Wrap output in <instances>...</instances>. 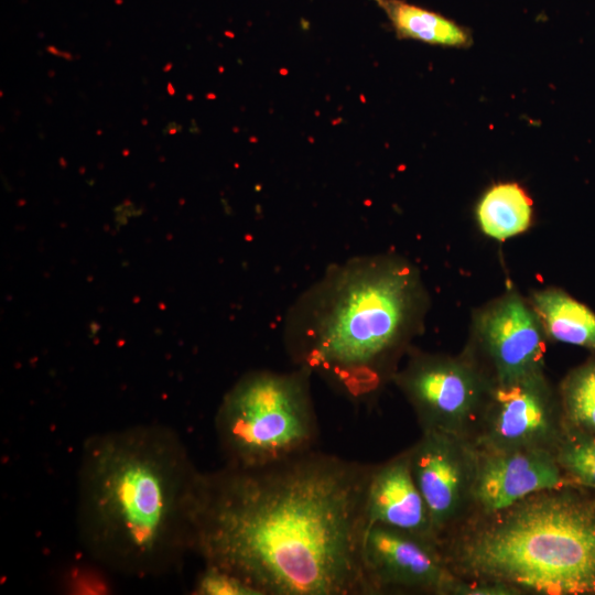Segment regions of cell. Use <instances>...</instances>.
<instances>
[{
	"label": "cell",
	"mask_w": 595,
	"mask_h": 595,
	"mask_svg": "<svg viewBox=\"0 0 595 595\" xmlns=\"http://www.w3.org/2000/svg\"><path fill=\"white\" fill-rule=\"evenodd\" d=\"M371 468L312 450L203 472L192 552L259 595H369L361 544Z\"/></svg>",
	"instance_id": "cell-1"
},
{
	"label": "cell",
	"mask_w": 595,
	"mask_h": 595,
	"mask_svg": "<svg viewBox=\"0 0 595 595\" xmlns=\"http://www.w3.org/2000/svg\"><path fill=\"white\" fill-rule=\"evenodd\" d=\"M202 473L180 434L162 424L99 432L83 445L76 523L87 554L129 577H156L192 552Z\"/></svg>",
	"instance_id": "cell-2"
},
{
	"label": "cell",
	"mask_w": 595,
	"mask_h": 595,
	"mask_svg": "<svg viewBox=\"0 0 595 595\" xmlns=\"http://www.w3.org/2000/svg\"><path fill=\"white\" fill-rule=\"evenodd\" d=\"M423 300L418 272L401 259L333 264L289 310L286 353L343 397L366 402L397 372Z\"/></svg>",
	"instance_id": "cell-3"
},
{
	"label": "cell",
	"mask_w": 595,
	"mask_h": 595,
	"mask_svg": "<svg viewBox=\"0 0 595 595\" xmlns=\"http://www.w3.org/2000/svg\"><path fill=\"white\" fill-rule=\"evenodd\" d=\"M454 575L520 595H595V496L576 485L538 491L468 517L442 542Z\"/></svg>",
	"instance_id": "cell-4"
},
{
	"label": "cell",
	"mask_w": 595,
	"mask_h": 595,
	"mask_svg": "<svg viewBox=\"0 0 595 595\" xmlns=\"http://www.w3.org/2000/svg\"><path fill=\"white\" fill-rule=\"evenodd\" d=\"M313 375L301 367L245 374L224 396L215 431L225 465L253 468L314 450Z\"/></svg>",
	"instance_id": "cell-5"
},
{
	"label": "cell",
	"mask_w": 595,
	"mask_h": 595,
	"mask_svg": "<svg viewBox=\"0 0 595 595\" xmlns=\"http://www.w3.org/2000/svg\"><path fill=\"white\" fill-rule=\"evenodd\" d=\"M392 380L413 409L422 432L473 440L491 382L475 361L415 354Z\"/></svg>",
	"instance_id": "cell-6"
},
{
	"label": "cell",
	"mask_w": 595,
	"mask_h": 595,
	"mask_svg": "<svg viewBox=\"0 0 595 595\" xmlns=\"http://www.w3.org/2000/svg\"><path fill=\"white\" fill-rule=\"evenodd\" d=\"M563 431L560 400L541 372L510 381L491 380L472 441L488 448L554 452Z\"/></svg>",
	"instance_id": "cell-7"
},
{
	"label": "cell",
	"mask_w": 595,
	"mask_h": 595,
	"mask_svg": "<svg viewBox=\"0 0 595 595\" xmlns=\"http://www.w3.org/2000/svg\"><path fill=\"white\" fill-rule=\"evenodd\" d=\"M361 565L369 595H450L457 577L437 542L379 523L365 529Z\"/></svg>",
	"instance_id": "cell-8"
},
{
	"label": "cell",
	"mask_w": 595,
	"mask_h": 595,
	"mask_svg": "<svg viewBox=\"0 0 595 595\" xmlns=\"http://www.w3.org/2000/svg\"><path fill=\"white\" fill-rule=\"evenodd\" d=\"M407 452L412 476L441 544L472 511L474 442L445 433L422 432Z\"/></svg>",
	"instance_id": "cell-9"
},
{
	"label": "cell",
	"mask_w": 595,
	"mask_h": 595,
	"mask_svg": "<svg viewBox=\"0 0 595 595\" xmlns=\"http://www.w3.org/2000/svg\"><path fill=\"white\" fill-rule=\"evenodd\" d=\"M475 448L469 517L506 509L544 489L572 485L552 451L477 445Z\"/></svg>",
	"instance_id": "cell-10"
},
{
	"label": "cell",
	"mask_w": 595,
	"mask_h": 595,
	"mask_svg": "<svg viewBox=\"0 0 595 595\" xmlns=\"http://www.w3.org/2000/svg\"><path fill=\"white\" fill-rule=\"evenodd\" d=\"M544 329L534 311L509 295L486 310L476 326L477 340L494 381L543 372Z\"/></svg>",
	"instance_id": "cell-11"
},
{
	"label": "cell",
	"mask_w": 595,
	"mask_h": 595,
	"mask_svg": "<svg viewBox=\"0 0 595 595\" xmlns=\"http://www.w3.org/2000/svg\"><path fill=\"white\" fill-rule=\"evenodd\" d=\"M365 516L367 526H388L440 544L412 476L407 450L372 465L366 488Z\"/></svg>",
	"instance_id": "cell-12"
},
{
	"label": "cell",
	"mask_w": 595,
	"mask_h": 595,
	"mask_svg": "<svg viewBox=\"0 0 595 595\" xmlns=\"http://www.w3.org/2000/svg\"><path fill=\"white\" fill-rule=\"evenodd\" d=\"M389 19L397 36L432 45L467 48L473 44L470 31L441 13L404 0H372Z\"/></svg>",
	"instance_id": "cell-13"
},
{
	"label": "cell",
	"mask_w": 595,
	"mask_h": 595,
	"mask_svg": "<svg viewBox=\"0 0 595 595\" xmlns=\"http://www.w3.org/2000/svg\"><path fill=\"white\" fill-rule=\"evenodd\" d=\"M532 300L534 312L551 338L595 350V313L591 309L555 289L537 292Z\"/></svg>",
	"instance_id": "cell-14"
},
{
	"label": "cell",
	"mask_w": 595,
	"mask_h": 595,
	"mask_svg": "<svg viewBox=\"0 0 595 595\" xmlns=\"http://www.w3.org/2000/svg\"><path fill=\"white\" fill-rule=\"evenodd\" d=\"M532 201L517 183L491 186L477 205V219L489 237L504 240L530 226Z\"/></svg>",
	"instance_id": "cell-15"
},
{
	"label": "cell",
	"mask_w": 595,
	"mask_h": 595,
	"mask_svg": "<svg viewBox=\"0 0 595 595\" xmlns=\"http://www.w3.org/2000/svg\"><path fill=\"white\" fill-rule=\"evenodd\" d=\"M559 400L565 428L595 435V360L570 371Z\"/></svg>",
	"instance_id": "cell-16"
},
{
	"label": "cell",
	"mask_w": 595,
	"mask_h": 595,
	"mask_svg": "<svg viewBox=\"0 0 595 595\" xmlns=\"http://www.w3.org/2000/svg\"><path fill=\"white\" fill-rule=\"evenodd\" d=\"M554 457L572 485L595 489V435L564 426Z\"/></svg>",
	"instance_id": "cell-17"
},
{
	"label": "cell",
	"mask_w": 595,
	"mask_h": 595,
	"mask_svg": "<svg viewBox=\"0 0 595 595\" xmlns=\"http://www.w3.org/2000/svg\"><path fill=\"white\" fill-rule=\"evenodd\" d=\"M192 593L196 595H259L252 586L235 574L205 564L195 580Z\"/></svg>",
	"instance_id": "cell-18"
},
{
	"label": "cell",
	"mask_w": 595,
	"mask_h": 595,
	"mask_svg": "<svg viewBox=\"0 0 595 595\" xmlns=\"http://www.w3.org/2000/svg\"><path fill=\"white\" fill-rule=\"evenodd\" d=\"M450 595H520V593L496 581L456 577Z\"/></svg>",
	"instance_id": "cell-19"
},
{
	"label": "cell",
	"mask_w": 595,
	"mask_h": 595,
	"mask_svg": "<svg viewBox=\"0 0 595 595\" xmlns=\"http://www.w3.org/2000/svg\"><path fill=\"white\" fill-rule=\"evenodd\" d=\"M182 130V127L176 122H170L163 130L164 134L173 136Z\"/></svg>",
	"instance_id": "cell-20"
},
{
	"label": "cell",
	"mask_w": 595,
	"mask_h": 595,
	"mask_svg": "<svg viewBox=\"0 0 595 595\" xmlns=\"http://www.w3.org/2000/svg\"><path fill=\"white\" fill-rule=\"evenodd\" d=\"M167 91L170 95H174L175 94V90H174V87L172 85V83H169L167 84Z\"/></svg>",
	"instance_id": "cell-21"
},
{
	"label": "cell",
	"mask_w": 595,
	"mask_h": 595,
	"mask_svg": "<svg viewBox=\"0 0 595 595\" xmlns=\"http://www.w3.org/2000/svg\"><path fill=\"white\" fill-rule=\"evenodd\" d=\"M172 67H173L172 63H167L165 67H163V72H169L170 69H172Z\"/></svg>",
	"instance_id": "cell-22"
}]
</instances>
